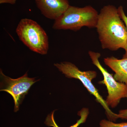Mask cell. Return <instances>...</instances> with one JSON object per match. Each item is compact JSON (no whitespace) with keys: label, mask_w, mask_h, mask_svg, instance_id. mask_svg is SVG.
<instances>
[{"label":"cell","mask_w":127,"mask_h":127,"mask_svg":"<svg viewBox=\"0 0 127 127\" xmlns=\"http://www.w3.org/2000/svg\"><path fill=\"white\" fill-rule=\"evenodd\" d=\"M124 23L114 5H107L101 9L96 28L102 49H124L127 43V29Z\"/></svg>","instance_id":"6da1fadb"},{"label":"cell","mask_w":127,"mask_h":127,"mask_svg":"<svg viewBox=\"0 0 127 127\" xmlns=\"http://www.w3.org/2000/svg\"><path fill=\"white\" fill-rule=\"evenodd\" d=\"M98 12L90 5L79 7L70 6L59 18L55 20L52 28L55 30L79 31L83 27L96 28Z\"/></svg>","instance_id":"7a4b0ae2"},{"label":"cell","mask_w":127,"mask_h":127,"mask_svg":"<svg viewBox=\"0 0 127 127\" xmlns=\"http://www.w3.org/2000/svg\"><path fill=\"white\" fill-rule=\"evenodd\" d=\"M54 66L66 77L75 78L81 81L90 94L93 95L96 101L102 106L108 120L114 122L119 119L118 114L112 111L107 105L105 100L100 95L98 90L93 83L92 80L96 77V72L93 70H81L75 64L68 62L55 64Z\"/></svg>","instance_id":"3957f363"},{"label":"cell","mask_w":127,"mask_h":127,"mask_svg":"<svg viewBox=\"0 0 127 127\" xmlns=\"http://www.w3.org/2000/svg\"><path fill=\"white\" fill-rule=\"evenodd\" d=\"M16 32L20 40L30 50L42 55L47 54L49 49L48 37L36 22L28 18L21 19Z\"/></svg>","instance_id":"277c9868"},{"label":"cell","mask_w":127,"mask_h":127,"mask_svg":"<svg viewBox=\"0 0 127 127\" xmlns=\"http://www.w3.org/2000/svg\"><path fill=\"white\" fill-rule=\"evenodd\" d=\"M88 54L92 63L97 67L103 76V80L100 83L106 87L108 95L105 101L107 105L110 108H116L121 99L127 98V85L116 81L113 75L103 67L99 61L101 56L100 53L89 51Z\"/></svg>","instance_id":"5b68a950"},{"label":"cell","mask_w":127,"mask_h":127,"mask_svg":"<svg viewBox=\"0 0 127 127\" xmlns=\"http://www.w3.org/2000/svg\"><path fill=\"white\" fill-rule=\"evenodd\" d=\"M0 76L2 79L0 91L6 92L11 95L15 103L14 112H17L31 87L39 80L28 77L27 72L22 76L14 79L4 75L1 70Z\"/></svg>","instance_id":"8992f818"},{"label":"cell","mask_w":127,"mask_h":127,"mask_svg":"<svg viewBox=\"0 0 127 127\" xmlns=\"http://www.w3.org/2000/svg\"><path fill=\"white\" fill-rule=\"evenodd\" d=\"M35 2L43 16L55 20L59 18L70 6L68 0H35Z\"/></svg>","instance_id":"52a82bcc"},{"label":"cell","mask_w":127,"mask_h":127,"mask_svg":"<svg viewBox=\"0 0 127 127\" xmlns=\"http://www.w3.org/2000/svg\"><path fill=\"white\" fill-rule=\"evenodd\" d=\"M104 63L115 72L116 81L127 85V58L118 59L114 57L104 59Z\"/></svg>","instance_id":"ba28073f"},{"label":"cell","mask_w":127,"mask_h":127,"mask_svg":"<svg viewBox=\"0 0 127 127\" xmlns=\"http://www.w3.org/2000/svg\"><path fill=\"white\" fill-rule=\"evenodd\" d=\"M53 111L48 115L46 118L45 124L48 127H59L57 124L54 117V112ZM89 114V109L87 108H83L78 112V115L80 117L79 120H77L76 124L69 127H78L82 124L86 122Z\"/></svg>","instance_id":"9c48e42d"},{"label":"cell","mask_w":127,"mask_h":127,"mask_svg":"<svg viewBox=\"0 0 127 127\" xmlns=\"http://www.w3.org/2000/svg\"><path fill=\"white\" fill-rule=\"evenodd\" d=\"M100 127H127V122L116 123L111 120L103 119L100 123Z\"/></svg>","instance_id":"30bf717a"},{"label":"cell","mask_w":127,"mask_h":127,"mask_svg":"<svg viewBox=\"0 0 127 127\" xmlns=\"http://www.w3.org/2000/svg\"><path fill=\"white\" fill-rule=\"evenodd\" d=\"M118 10L119 14L120 16V18L124 22L127 29V16L125 15L123 6H119L118 8ZM124 50L125 51V54L124 55L123 58H127V43L125 48H124Z\"/></svg>","instance_id":"8fae6325"},{"label":"cell","mask_w":127,"mask_h":127,"mask_svg":"<svg viewBox=\"0 0 127 127\" xmlns=\"http://www.w3.org/2000/svg\"><path fill=\"white\" fill-rule=\"evenodd\" d=\"M118 114L119 118L127 120V109L120 110Z\"/></svg>","instance_id":"7c38bea8"},{"label":"cell","mask_w":127,"mask_h":127,"mask_svg":"<svg viewBox=\"0 0 127 127\" xmlns=\"http://www.w3.org/2000/svg\"><path fill=\"white\" fill-rule=\"evenodd\" d=\"M16 0H0V3H9L11 4H15Z\"/></svg>","instance_id":"4fadbf2b"}]
</instances>
